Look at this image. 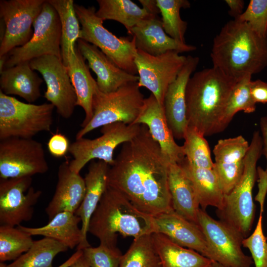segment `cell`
Returning a JSON list of instances; mask_svg holds the SVG:
<instances>
[{
	"instance_id": "cell-1",
	"label": "cell",
	"mask_w": 267,
	"mask_h": 267,
	"mask_svg": "<svg viewBox=\"0 0 267 267\" xmlns=\"http://www.w3.org/2000/svg\"><path fill=\"white\" fill-rule=\"evenodd\" d=\"M122 144L110 166L107 186L123 194L137 209L155 217L173 209L169 186L170 163L148 127Z\"/></svg>"
},
{
	"instance_id": "cell-2",
	"label": "cell",
	"mask_w": 267,
	"mask_h": 267,
	"mask_svg": "<svg viewBox=\"0 0 267 267\" xmlns=\"http://www.w3.org/2000/svg\"><path fill=\"white\" fill-rule=\"evenodd\" d=\"M213 67L236 82L267 67V38L238 19L227 22L213 40Z\"/></svg>"
},
{
	"instance_id": "cell-3",
	"label": "cell",
	"mask_w": 267,
	"mask_h": 267,
	"mask_svg": "<svg viewBox=\"0 0 267 267\" xmlns=\"http://www.w3.org/2000/svg\"><path fill=\"white\" fill-rule=\"evenodd\" d=\"M237 82L213 66L190 77L185 91L188 127L205 136L222 132L227 103Z\"/></svg>"
},
{
	"instance_id": "cell-4",
	"label": "cell",
	"mask_w": 267,
	"mask_h": 267,
	"mask_svg": "<svg viewBox=\"0 0 267 267\" xmlns=\"http://www.w3.org/2000/svg\"><path fill=\"white\" fill-rule=\"evenodd\" d=\"M100 243L117 245L119 234L134 238L156 232L154 217L137 209L123 194L107 186L89 223Z\"/></svg>"
},
{
	"instance_id": "cell-5",
	"label": "cell",
	"mask_w": 267,
	"mask_h": 267,
	"mask_svg": "<svg viewBox=\"0 0 267 267\" xmlns=\"http://www.w3.org/2000/svg\"><path fill=\"white\" fill-rule=\"evenodd\" d=\"M263 154L260 132L255 131L244 160L242 176L234 187L225 195L223 208L217 210L220 220L237 230L245 238L249 236L255 218L253 190L257 176V163Z\"/></svg>"
},
{
	"instance_id": "cell-6",
	"label": "cell",
	"mask_w": 267,
	"mask_h": 267,
	"mask_svg": "<svg viewBox=\"0 0 267 267\" xmlns=\"http://www.w3.org/2000/svg\"><path fill=\"white\" fill-rule=\"evenodd\" d=\"M139 88L138 82H133L115 91L104 93L96 85L92 98V117L85 127L78 132L76 139L108 124L116 122L134 124L142 108L145 99Z\"/></svg>"
},
{
	"instance_id": "cell-7",
	"label": "cell",
	"mask_w": 267,
	"mask_h": 267,
	"mask_svg": "<svg viewBox=\"0 0 267 267\" xmlns=\"http://www.w3.org/2000/svg\"><path fill=\"white\" fill-rule=\"evenodd\" d=\"M74 7L82 26L80 39L97 47L122 70L136 75L135 38L117 37L108 31L103 25L104 21L96 15L93 6L86 7L75 4Z\"/></svg>"
},
{
	"instance_id": "cell-8",
	"label": "cell",
	"mask_w": 267,
	"mask_h": 267,
	"mask_svg": "<svg viewBox=\"0 0 267 267\" xmlns=\"http://www.w3.org/2000/svg\"><path fill=\"white\" fill-rule=\"evenodd\" d=\"M54 108L50 103H24L0 90V140L33 138L41 132L50 131Z\"/></svg>"
},
{
	"instance_id": "cell-9",
	"label": "cell",
	"mask_w": 267,
	"mask_h": 267,
	"mask_svg": "<svg viewBox=\"0 0 267 267\" xmlns=\"http://www.w3.org/2000/svg\"><path fill=\"white\" fill-rule=\"evenodd\" d=\"M30 40L24 45L16 47L6 55L4 69L44 55H54L62 60L61 25L53 6L45 0L34 24Z\"/></svg>"
},
{
	"instance_id": "cell-10",
	"label": "cell",
	"mask_w": 267,
	"mask_h": 267,
	"mask_svg": "<svg viewBox=\"0 0 267 267\" xmlns=\"http://www.w3.org/2000/svg\"><path fill=\"white\" fill-rule=\"evenodd\" d=\"M141 125H127L116 122L101 127L102 134L94 139L82 137L70 144L69 152L73 159L69 162L70 169L80 174L84 167L95 159L110 166L114 162V153L120 144L129 141L138 133Z\"/></svg>"
},
{
	"instance_id": "cell-11",
	"label": "cell",
	"mask_w": 267,
	"mask_h": 267,
	"mask_svg": "<svg viewBox=\"0 0 267 267\" xmlns=\"http://www.w3.org/2000/svg\"><path fill=\"white\" fill-rule=\"evenodd\" d=\"M198 222L209 245L212 261L227 267H252V258L242 249L244 238L237 230L226 222L213 218L201 208Z\"/></svg>"
},
{
	"instance_id": "cell-12",
	"label": "cell",
	"mask_w": 267,
	"mask_h": 267,
	"mask_svg": "<svg viewBox=\"0 0 267 267\" xmlns=\"http://www.w3.org/2000/svg\"><path fill=\"white\" fill-rule=\"evenodd\" d=\"M49 169L42 143L33 138L0 140V178L3 179L43 174Z\"/></svg>"
},
{
	"instance_id": "cell-13",
	"label": "cell",
	"mask_w": 267,
	"mask_h": 267,
	"mask_svg": "<svg viewBox=\"0 0 267 267\" xmlns=\"http://www.w3.org/2000/svg\"><path fill=\"white\" fill-rule=\"evenodd\" d=\"M179 53L169 50L154 56L137 49L135 63L138 86L149 90L162 105L169 86L177 78L186 59V56Z\"/></svg>"
},
{
	"instance_id": "cell-14",
	"label": "cell",
	"mask_w": 267,
	"mask_h": 267,
	"mask_svg": "<svg viewBox=\"0 0 267 267\" xmlns=\"http://www.w3.org/2000/svg\"><path fill=\"white\" fill-rule=\"evenodd\" d=\"M45 0H1L0 16L4 24L0 39V57L26 44L31 38L32 26Z\"/></svg>"
},
{
	"instance_id": "cell-15",
	"label": "cell",
	"mask_w": 267,
	"mask_h": 267,
	"mask_svg": "<svg viewBox=\"0 0 267 267\" xmlns=\"http://www.w3.org/2000/svg\"><path fill=\"white\" fill-rule=\"evenodd\" d=\"M31 68L42 75L46 85L44 97L64 119L73 115L77 106V96L67 67L54 55H44L30 61Z\"/></svg>"
},
{
	"instance_id": "cell-16",
	"label": "cell",
	"mask_w": 267,
	"mask_h": 267,
	"mask_svg": "<svg viewBox=\"0 0 267 267\" xmlns=\"http://www.w3.org/2000/svg\"><path fill=\"white\" fill-rule=\"evenodd\" d=\"M26 177L0 179V225L15 226L33 218L34 206L42 194Z\"/></svg>"
},
{
	"instance_id": "cell-17",
	"label": "cell",
	"mask_w": 267,
	"mask_h": 267,
	"mask_svg": "<svg viewBox=\"0 0 267 267\" xmlns=\"http://www.w3.org/2000/svg\"><path fill=\"white\" fill-rule=\"evenodd\" d=\"M249 145L247 140L240 135L220 139L214 147L213 169L225 195L231 191L242 176Z\"/></svg>"
},
{
	"instance_id": "cell-18",
	"label": "cell",
	"mask_w": 267,
	"mask_h": 267,
	"mask_svg": "<svg viewBox=\"0 0 267 267\" xmlns=\"http://www.w3.org/2000/svg\"><path fill=\"white\" fill-rule=\"evenodd\" d=\"M199 62V57L188 55L175 81L165 95L163 107L168 126L175 138L183 139L188 128L185 91L187 82Z\"/></svg>"
},
{
	"instance_id": "cell-19",
	"label": "cell",
	"mask_w": 267,
	"mask_h": 267,
	"mask_svg": "<svg viewBox=\"0 0 267 267\" xmlns=\"http://www.w3.org/2000/svg\"><path fill=\"white\" fill-rule=\"evenodd\" d=\"M134 124H143L148 127L170 164H179L183 161L185 158L183 147L176 142L168 126L163 105L152 93L144 99L142 108Z\"/></svg>"
},
{
	"instance_id": "cell-20",
	"label": "cell",
	"mask_w": 267,
	"mask_h": 267,
	"mask_svg": "<svg viewBox=\"0 0 267 267\" xmlns=\"http://www.w3.org/2000/svg\"><path fill=\"white\" fill-rule=\"evenodd\" d=\"M156 232L162 233L176 244L193 250L211 260V253L200 227L174 210L155 217Z\"/></svg>"
},
{
	"instance_id": "cell-21",
	"label": "cell",
	"mask_w": 267,
	"mask_h": 267,
	"mask_svg": "<svg viewBox=\"0 0 267 267\" xmlns=\"http://www.w3.org/2000/svg\"><path fill=\"white\" fill-rule=\"evenodd\" d=\"M77 42L89 67L96 75L97 87L102 92H112L129 83L138 81L139 76L121 69L96 46L81 39Z\"/></svg>"
},
{
	"instance_id": "cell-22",
	"label": "cell",
	"mask_w": 267,
	"mask_h": 267,
	"mask_svg": "<svg viewBox=\"0 0 267 267\" xmlns=\"http://www.w3.org/2000/svg\"><path fill=\"white\" fill-rule=\"evenodd\" d=\"M85 192L84 178L70 169L69 162L61 164L54 193L45 209L48 221L60 212L75 213L84 199Z\"/></svg>"
},
{
	"instance_id": "cell-23",
	"label": "cell",
	"mask_w": 267,
	"mask_h": 267,
	"mask_svg": "<svg viewBox=\"0 0 267 267\" xmlns=\"http://www.w3.org/2000/svg\"><path fill=\"white\" fill-rule=\"evenodd\" d=\"M110 166L98 160L92 161L84 178L86 192L84 199L75 213L81 220L82 240L77 250L90 246L87 239V233L90 219L107 187V175Z\"/></svg>"
},
{
	"instance_id": "cell-24",
	"label": "cell",
	"mask_w": 267,
	"mask_h": 267,
	"mask_svg": "<svg viewBox=\"0 0 267 267\" xmlns=\"http://www.w3.org/2000/svg\"><path fill=\"white\" fill-rule=\"evenodd\" d=\"M130 35L135 38L137 49L154 56L169 50L181 53L196 49L194 45L180 43L168 36L158 16L142 20L132 29Z\"/></svg>"
},
{
	"instance_id": "cell-25",
	"label": "cell",
	"mask_w": 267,
	"mask_h": 267,
	"mask_svg": "<svg viewBox=\"0 0 267 267\" xmlns=\"http://www.w3.org/2000/svg\"><path fill=\"white\" fill-rule=\"evenodd\" d=\"M168 180L174 210L198 225V199L191 180L179 164H170Z\"/></svg>"
},
{
	"instance_id": "cell-26",
	"label": "cell",
	"mask_w": 267,
	"mask_h": 267,
	"mask_svg": "<svg viewBox=\"0 0 267 267\" xmlns=\"http://www.w3.org/2000/svg\"><path fill=\"white\" fill-rule=\"evenodd\" d=\"M85 61L76 45L69 56L66 66L76 94V105L81 107L85 113V118L81 125L82 128L85 127L92 117V98L97 85Z\"/></svg>"
},
{
	"instance_id": "cell-27",
	"label": "cell",
	"mask_w": 267,
	"mask_h": 267,
	"mask_svg": "<svg viewBox=\"0 0 267 267\" xmlns=\"http://www.w3.org/2000/svg\"><path fill=\"white\" fill-rule=\"evenodd\" d=\"M34 71L30 62L3 69L0 73V90L7 95H18L30 103L35 102L41 96L43 80Z\"/></svg>"
},
{
	"instance_id": "cell-28",
	"label": "cell",
	"mask_w": 267,
	"mask_h": 267,
	"mask_svg": "<svg viewBox=\"0 0 267 267\" xmlns=\"http://www.w3.org/2000/svg\"><path fill=\"white\" fill-rule=\"evenodd\" d=\"M80 222V218L75 213L63 212L56 214L43 226L30 227L20 225L17 227L31 236L41 235L53 239L73 249L82 240V230L79 226Z\"/></svg>"
},
{
	"instance_id": "cell-29",
	"label": "cell",
	"mask_w": 267,
	"mask_h": 267,
	"mask_svg": "<svg viewBox=\"0 0 267 267\" xmlns=\"http://www.w3.org/2000/svg\"><path fill=\"white\" fill-rule=\"evenodd\" d=\"M179 165L193 183L201 209L205 210L212 206L217 210H222L225 194L214 169L195 167L188 163L185 158Z\"/></svg>"
},
{
	"instance_id": "cell-30",
	"label": "cell",
	"mask_w": 267,
	"mask_h": 267,
	"mask_svg": "<svg viewBox=\"0 0 267 267\" xmlns=\"http://www.w3.org/2000/svg\"><path fill=\"white\" fill-rule=\"evenodd\" d=\"M162 267H207L213 262L199 253L172 241L160 233H152Z\"/></svg>"
},
{
	"instance_id": "cell-31",
	"label": "cell",
	"mask_w": 267,
	"mask_h": 267,
	"mask_svg": "<svg viewBox=\"0 0 267 267\" xmlns=\"http://www.w3.org/2000/svg\"><path fill=\"white\" fill-rule=\"evenodd\" d=\"M96 15L103 21H116L126 28L130 35L132 29L142 20L158 16L150 14L130 0H97Z\"/></svg>"
},
{
	"instance_id": "cell-32",
	"label": "cell",
	"mask_w": 267,
	"mask_h": 267,
	"mask_svg": "<svg viewBox=\"0 0 267 267\" xmlns=\"http://www.w3.org/2000/svg\"><path fill=\"white\" fill-rule=\"evenodd\" d=\"M56 11L61 25V50L62 60L66 66L75 43L80 39L81 29L73 0H47Z\"/></svg>"
},
{
	"instance_id": "cell-33",
	"label": "cell",
	"mask_w": 267,
	"mask_h": 267,
	"mask_svg": "<svg viewBox=\"0 0 267 267\" xmlns=\"http://www.w3.org/2000/svg\"><path fill=\"white\" fill-rule=\"evenodd\" d=\"M68 248L62 243L47 237L34 240L30 249L7 267H53L52 262L58 254Z\"/></svg>"
},
{
	"instance_id": "cell-34",
	"label": "cell",
	"mask_w": 267,
	"mask_h": 267,
	"mask_svg": "<svg viewBox=\"0 0 267 267\" xmlns=\"http://www.w3.org/2000/svg\"><path fill=\"white\" fill-rule=\"evenodd\" d=\"M120 267H162L152 234L134 238L128 250L123 254Z\"/></svg>"
},
{
	"instance_id": "cell-35",
	"label": "cell",
	"mask_w": 267,
	"mask_h": 267,
	"mask_svg": "<svg viewBox=\"0 0 267 267\" xmlns=\"http://www.w3.org/2000/svg\"><path fill=\"white\" fill-rule=\"evenodd\" d=\"M156 2L166 33L175 40L185 43L187 23L181 18L180 10L190 7V2L187 0H156Z\"/></svg>"
},
{
	"instance_id": "cell-36",
	"label": "cell",
	"mask_w": 267,
	"mask_h": 267,
	"mask_svg": "<svg viewBox=\"0 0 267 267\" xmlns=\"http://www.w3.org/2000/svg\"><path fill=\"white\" fill-rule=\"evenodd\" d=\"M33 242L31 235L17 226L0 225V262L16 260Z\"/></svg>"
},
{
	"instance_id": "cell-37",
	"label": "cell",
	"mask_w": 267,
	"mask_h": 267,
	"mask_svg": "<svg viewBox=\"0 0 267 267\" xmlns=\"http://www.w3.org/2000/svg\"><path fill=\"white\" fill-rule=\"evenodd\" d=\"M251 76H247L238 81L233 88L227 103L221 123V131H224L239 111L252 113L256 110V103L250 93Z\"/></svg>"
},
{
	"instance_id": "cell-38",
	"label": "cell",
	"mask_w": 267,
	"mask_h": 267,
	"mask_svg": "<svg viewBox=\"0 0 267 267\" xmlns=\"http://www.w3.org/2000/svg\"><path fill=\"white\" fill-rule=\"evenodd\" d=\"M204 137L196 130L187 128L182 145L185 159L195 167L213 169L210 147Z\"/></svg>"
},
{
	"instance_id": "cell-39",
	"label": "cell",
	"mask_w": 267,
	"mask_h": 267,
	"mask_svg": "<svg viewBox=\"0 0 267 267\" xmlns=\"http://www.w3.org/2000/svg\"><path fill=\"white\" fill-rule=\"evenodd\" d=\"M83 256L90 267H120L123 255L117 245L102 243L82 250Z\"/></svg>"
},
{
	"instance_id": "cell-40",
	"label": "cell",
	"mask_w": 267,
	"mask_h": 267,
	"mask_svg": "<svg viewBox=\"0 0 267 267\" xmlns=\"http://www.w3.org/2000/svg\"><path fill=\"white\" fill-rule=\"evenodd\" d=\"M262 213H260L253 232L243 239L242 246L251 254L255 267H267V238L263 230Z\"/></svg>"
},
{
	"instance_id": "cell-41",
	"label": "cell",
	"mask_w": 267,
	"mask_h": 267,
	"mask_svg": "<svg viewBox=\"0 0 267 267\" xmlns=\"http://www.w3.org/2000/svg\"><path fill=\"white\" fill-rule=\"evenodd\" d=\"M236 19L247 23L260 37L267 38V0H251Z\"/></svg>"
},
{
	"instance_id": "cell-42",
	"label": "cell",
	"mask_w": 267,
	"mask_h": 267,
	"mask_svg": "<svg viewBox=\"0 0 267 267\" xmlns=\"http://www.w3.org/2000/svg\"><path fill=\"white\" fill-rule=\"evenodd\" d=\"M70 144L64 134L57 133L52 135L47 142L49 153L54 157L61 158L69 152Z\"/></svg>"
},
{
	"instance_id": "cell-43",
	"label": "cell",
	"mask_w": 267,
	"mask_h": 267,
	"mask_svg": "<svg viewBox=\"0 0 267 267\" xmlns=\"http://www.w3.org/2000/svg\"><path fill=\"white\" fill-rule=\"evenodd\" d=\"M257 174L258 177V191L255 197V200L259 203L260 213L263 214L267 193V173L265 170L258 166L257 168Z\"/></svg>"
},
{
	"instance_id": "cell-44",
	"label": "cell",
	"mask_w": 267,
	"mask_h": 267,
	"mask_svg": "<svg viewBox=\"0 0 267 267\" xmlns=\"http://www.w3.org/2000/svg\"><path fill=\"white\" fill-rule=\"evenodd\" d=\"M250 93L256 103H267V83L261 80L251 81Z\"/></svg>"
},
{
	"instance_id": "cell-45",
	"label": "cell",
	"mask_w": 267,
	"mask_h": 267,
	"mask_svg": "<svg viewBox=\"0 0 267 267\" xmlns=\"http://www.w3.org/2000/svg\"><path fill=\"white\" fill-rule=\"evenodd\" d=\"M229 7V14L234 19L237 18L243 12L244 1L243 0H225Z\"/></svg>"
},
{
	"instance_id": "cell-46",
	"label": "cell",
	"mask_w": 267,
	"mask_h": 267,
	"mask_svg": "<svg viewBox=\"0 0 267 267\" xmlns=\"http://www.w3.org/2000/svg\"><path fill=\"white\" fill-rule=\"evenodd\" d=\"M260 127L263 141V154L267 160V167L265 170L267 173V114L261 117Z\"/></svg>"
},
{
	"instance_id": "cell-47",
	"label": "cell",
	"mask_w": 267,
	"mask_h": 267,
	"mask_svg": "<svg viewBox=\"0 0 267 267\" xmlns=\"http://www.w3.org/2000/svg\"><path fill=\"white\" fill-rule=\"evenodd\" d=\"M142 7L146 9L148 12L154 15H158L160 13L157 6L156 0H139Z\"/></svg>"
},
{
	"instance_id": "cell-48",
	"label": "cell",
	"mask_w": 267,
	"mask_h": 267,
	"mask_svg": "<svg viewBox=\"0 0 267 267\" xmlns=\"http://www.w3.org/2000/svg\"><path fill=\"white\" fill-rule=\"evenodd\" d=\"M82 255V250H77L68 259L58 267H70Z\"/></svg>"
},
{
	"instance_id": "cell-49",
	"label": "cell",
	"mask_w": 267,
	"mask_h": 267,
	"mask_svg": "<svg viewBox=\"0 0 267 267\" xmlns=\"http://www.w3.org/2000/svg\"><path fill=\"white\" fill-rule=\"evenodd\" d=\"M70 267H90L83 255Z\"/></svg>"
},
{
	"instance_id": "cell-50",
	"label": "cell",
	"mask_w": 267,
	"mask_h": 267,
	"mask_svg": "<svg viewBox=\"0 0 267 267\" xmlns=\"http://www.w3.org/2000/svg\"><path fill=\"white\" fill-rule=\"evenodd\" d=\"M207 267H227L218 262L213 261L211 264Z\"/></svg>"
},
{
	"instance_id": "cell-51",
	"label": "cell",
	"mask_w": 267,
	"mask_h": 267,
	"mask_svg": "<svg viewBox=\"0 0 267 267\" xmlns=\"http://www.w3.org/2000/svg\"><path fill=\"white\" fill-rule=\"evenodd\" d=\"M0 267H7V265L4 262H0Z\"/></svg>"
}]
</instances>
